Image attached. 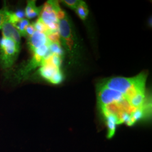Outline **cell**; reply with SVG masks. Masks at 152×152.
Instances as JSON below:
<instances>
[{"label": "cell", "instance_id": "obj_9", "mask_svg": "<svg viewBox=\"0 0 152 152\" xmlns=\"http://www.w3.org/2000/svg\"><path fill=\"white\" fill-rule=\"evenodd\" d=\"M29 25V21L27 19H23L21 20H20L19 22L16 23L15 25H14V26L16 28V29L20 33V36L26 37L27 36L26 33V29Z\"/></svg>", "mask_w": 152, "mask_h": 152}, {"label": "cell", "instance_id": "obj_7", "mask_svg": "<svg viewBox=\"0 0 152 152\" xmlns=\"http://www.w3.org/2000/svg\"><path fill=\"white\" fill-rule=\"evenodd\" d=\"M42 7H37L36 5L35 1H28L27 6L25 10L26 16L29 19H32L39 15Z\"/></svg>", "mask_w": 152, "mask_h": 152}, {"label": "cell", "instance_id": "obj_2", "mask_svg": "<svg viewBox=\"0 0 152 152\" xmlns=\"http://www.w3.org/2000/svg\"><path fill=\"white\" fill-rule=\"evenodd\" d=\"M20 46L10 39L0 40V65L4 69L10 68L16 60Z\"/></svg>", "mask_w": 152, "mask_h": 152}, {"label": "cell", "instance_id": "obj_4", "mask_svg": "<svg viewBox=\"0 0 152 152\" xmlns=\"http://www.w3.org/2000/svg\"><path fill=\"white\" fill-rule=\"evenodd\" d=\"M39 72L44 78L53 84H59L63 80V75L60 68L53 65H43Z\"/></svg>", "mask_w": 152, "mask_h": 152}, {"label": "cell", "instance_id": "obj_8", "mask_svg": "<svg viewBox=\"0 0 152 152\" xmlns=\"http://www.w3.org/2000/svg\"><path fill=\"white\" fill-rule=\"evenodd\" d=\"M75 10L76 11L77 14L78 15V16H79L82 20H85L88 16V10L87 5L85 2L82 1H80V3L77 6Z\"/></svg>", "mask_w": 152, "mask_h": 152}, {"label": "cell", "instance_id": "obj_11", "mask_svg": "<svg viewBox=\"0 0 152 152\" xmlns=\"http://www.w3.org/2000/svg\"><path fill=\"white\" fill-rule=\"evenodd\" d=\"M81 1L79 0H64L63 1V3L67 7L73 10H75L77 6L79 5Z\"/></svg>", "mask_w": 152, "mask_h": 152}, {"label": "cell", "instance_id": "obj_3", "mask_svg": "<svg viewBox=\"0 0 152 152\" xmlns=\"http://www.w3.org/2000/svg\"><path fill=\"white\" fill-rule=\"evenodd\" d=\"M39 18L46 26L51 32H59V19L56 12L50 1L42 7Z\"/></svg>", "mask_w": 152, "mask_h": 152}, {"label": "cell", "instance_id": "obj_6", "mask_svg": "<svg viewBox=\"0 0 152 152\" xmlns=\"http://www.w3.org/2000/svg\"><path fill=\"white\" fill-rule=\"evenodd\" d=\"M3 37L10 39L18 45H20V34L12 24L9 21L6 22L1 28Z\"/></svg>", "mask_w": 152, "mask_h": 152}, {"label": "cell", "instance_id": "obj_10", "mask_svg": "<svg viewBox=\"0 0 152 152\" xmlns=\"http://www.w3.org/2000/svg\"><path fill=\"white\" fill-rule=\"evenodd\" d=\"M9 14L10 11L8 10L6 6L0 10V29H1L5 23L9 21Z\"/></svg>", "mask_w": 152, "mask_h": 152}, {"label": "cell", "instance_id": "obj_5", "mask_svg": "<svg viewBox=\"0 0 152 152\" xmlns=\"http://www.w3.org/2000/svg\"><path fill=\"white\" fill-rule=\"evenodd\" d=\"M51 41L49 39L46 34L36 31L28 39V45L30 49L33 51L34 50L47 44Z\"/></svg>", "mask_w": 152, "mask_h": 152}, {"label": "cell", "instance_id": "obj_1", "mask_svg": "<svg viewBox=\"0 0 152 152\" xmlns=\"http://www.w3.org/2000/svg\"><path fill=\"white\" fill-rule=\"evenodd\" d=\"M51 4L56 12L59 19V32L60 40L65 49L71 54L74 53L76 49V39L73 35V31L68 20L66 14L60 7L56 1H50Z\"/></svg>", "mask_w": 152, "mask_h": 152}, {"label": "cell", "instance_id": "obj_12", "mask_svg": "<svg viewBox=\"0 0 152 152\" xmlns=\"http://www.w3.org/2000/svg\"><path fill=\"white\" fill-rule=\"evenodd\" d=\"M35 31H36L35 28L34 27L33 24H29L26 29V34L28 35L29 37H31L32 35H33V34L34 33Z\"/></svg>", "mask_w": 152, "mask_h": 152}]
</instances>
